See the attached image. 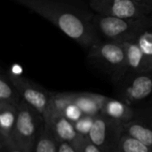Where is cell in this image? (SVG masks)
<instances>
[{
  "mask_svg": "<svg viewBox=\"0 0 152 152\" xmlns=\"http://www.w3.org/2000/svg\"><path fill=\"white\" fill-rule=\"evenodd\" d=\"M53 23L76 43L89 49L101 38L94 23V15L66 0H10Z\"/></svg>",
  "mask_w": 152,
  "mask_h": 152,
  "instance_id": "obj_1",
  "label": "cell"
},
{
  "mask_svg": "<svg viewBox=\"0 0 152 152\" xmlns=\"http://www.w3.org/2000/svg\"><path fill=\"white\" fill-rule=\"evenodd\" d=\"M93 23L100 38L124 44L135 41L143 30L152 27V18L122 19L96 13Z\"/></svg>",
  "mask_w": 152,
  "mask_h": 152,
  "instance_id": "obj_2",
  "label": "cell"
},
{
  "mask_svg": "<svg viewBox=\"0 0 152 152\" xmlns=\"http://www.w3.org/2000/svg\"><path fill=\"white\" fill-rule=\"evenodd\" d=\"M88 59L109 74L115 84L127 74L126 51L121 43L100 39L88 49Z\"/></svg>",
  "mask_w": 152,
  "mask_h": 152,
  "instance_id": "obj_3",
  "label": "cell"
},
{
  "mask_svg": "<svg viewBox=\"0 0 152 152\" xmlns=\"http://www.w3.org/2000/svg\"><path fill=\"white\" fill-rule=\"evenodd\" d=\"M45 129L43 117L33 108L21 101L18 106L13 142L25 152H33Z\"/></svg>",
  "mask_w": 152,
  "mask_h": 152,
  "instance_id": "obj_4",
  "label": "cell"
},
{
  "mask_svg": "<svg viewBox=\"0 0 152 152\" xmlns=\"http://www.w3.org/2000/svg\"><path fill=\"white\" fill-rule=\"evenodd\" d=\"M24 102L36 110L44 118L45 127L51 129L50 103L52 92L21 75L8 72Z\"/></svg>",
  "mask_w": 152,
  "mask_h": 152,
  "instance_id": "obj_5",
  "label": "cell"
},
{
  "mask_svg": "<svg viewBox=\"0 0 152 152\" xmlns=\"http://www.w3.org/2000/svg\"><path fill=\"white\" fill-rule=\"evenodd\" d=\"M124 134V124L100 114L94 118L87 138L102 151L114 152Z\"/></svg>",
  "mask_w": 152,
  "mask_h": 152,
  "instance_id": "obj_6",
  "label": "cell"
},
{
  "mask_svg": "<svg viewBox=\"0 0 152 152\" xmlns=\"http://www.w3.org/2000/svg\"><path fill=\"white\" fill-rule=\"evenodd\" d=\"M89 5L98 14L122 19H147L152 14L135 0H89Z\"/></svg>",
  "mask_w": 152,
  "mask_h": 152,
  "instance_id": "obj_7",
  "label": "cell"
},
{
  "mask_svg": "<svg viewBox=\"0 0 152 152\" xmlns=\"http://www.w3.org/2000/svg\"><path fill=\"white\" fill-rule=\"evenodd\" d=\"M118 85L119 86L118 99L134 107L152 94V71L128 73Z\"/></svg>",
  "mask_w": 152,
  "mask_h": 152,
  "instance_id": "obj_8",
  "label": "cell"
},
{
  "mask_svg": "<svg viewBox=\"0 0 152 152\" xmlns=\"http://www.w3.org/2000/svg\"><path fill=\"white\" fill-rule=\"evenodd\" d=\"M124 131L152 149V107L135 109L134 118L124 124Z\"/></svg>",
  "mask_w": 152,
  "mask_h": 152,
  "instance_id": "obj_9",
  "label": "cell"
},
{
  "mask_svg": "<svg viewBox=\"0 0 152 152\" xmlns=\"http://www.w3.org/2000/svg\"><path fill=\"white\" fill-rule=\"evenodd\" d=\"M51 130L58 142H65L70 145L77 152H80L87 137L80 134L74 124L63 115L55 116L51 122Z\"/></svg>",
  "mask_w": 152,
  "mask_h": 152,
  "instance_id": "obj_10",
  "label": "cell"
},
{
  "mask_svg": "<svg viewBox=\"0 0 152 152\" xmlns=\"http://www.w3.org/2000/svg\"><path fill=\"white\" fill-rule=\"evenodd\" d=\"M126 51L127 74L152 71V60L147 57L135 41L124 43Z\"/></svg>",
  "mask_w": 152,
  "mask_h": 152,
  "instance_id": "obj_11",
  "label": "cell"
},
{
  "mask_svg": "<svg viewBox=\"0 0 152 152\" xmlns=\"http://www.w3.org/2000/svg\"><path fill=\"white\" fill-rule=\"evenodd\" d=\"M18 107L0 104V147L15 145L14 128Z\"/></svg>",
  "mask_w": 152,
  "mask_h": 152,
  "instance_id": "obj_12",
  "label": "cell"
},
{
  "mask_svg": "<svg viewBox=\"0 0 152 152\" xmlns=\"http://www.w3.org/2000/svg\"><path fill=\"white\" fill-rule=\"evenodd\" d=\"M101 114L109 118L125 124L134 118L135 114V108L126 103L120 99L108 97L102 107Z\"/></svg>",
  "mask_w": 152,
  "mask_h": 152,
  "instance_id": "obj_13",
  "label": "cell"
},
{
  "mask_svg": "<svg viewBox=\"0 0 152 152\" xmlns=\"http://www.w3.org/2000/svg\"><path fill=\"white\" fill-rule=\"evenodd\" d=\"M108 97L87 92H75L74 103L78 106L84 115L95 118L102 113V107Z\"/></svg>",
  "mask_w": 152,
  "mask_h": 152,
  "instance_id": "obj_14",
  "label": "cell"
},
{
  "mask_svg": "<svg viewBox=\"0 0 152 152\" xmlns=\"http://www.w3.org/2000/svg\"><path fill=\"white\" fill-rule=\"evenodd\" d=\"M21 101V96L9 73L2 70L0 72V104L18 107Z\"/></svg>",
  "mask_w": 152,
  "mask_h": 152,
  "instance_id": "obj_15",
  "label": "cell"
},
{
  "mask_svg": "<svg viewBox=\"0 0 152 152\" xmlns=\"http://www.w3.org/2000/svg\"><path fill=\"white\" fill-rule=\"evenodd\" d=\"M75 92H52L51 103H50V116L51 122L53 117L64 115L66 108L74 103Z\"/></svg>",
  "mask_w": 152,
  "mask_h": 152,
  "instance_id": "obj_16",
  "label": "cell"
},
{
  "mask_svg": "<svg viewBox=\"0 0 152 152\" xmlns=\"http://www.w3.org/2000/svg\"><path fill=\"white\" fill-rule=\"evenodd\" d=\"M114 152H152V149L132 136L124 134Z\"/></svg>",
  "mask_w": 152,
  "mask_h": 152,
  "instance_id": "obj_17",
  "label": "cell"
},
{
  "mask_svg": "<svg viewBox=\"0 0 152 152\" xmlns=\"http://www.w3.org/2000/svg\"><path fill=\"white\" fill-rule=\"evenodd\" d=\"M33 152H59V142L51 129L45 127Z\"/></svg>",
  "mask_w": 152,
  "mask_h": 152,
  "instance_id": "obj_18",
  "label": "cell"
},
{
  "mask_svg": "<svg viewBox=\"0 0 152 152\" xmlns=\"http://www.w3.org/2000/svg\"><path fill=\"white\" fill-rule=\"evenodd\" d=\"M135 42L143 53L152 60V27L143 30L138 36Z\"/></svg>",
  "mask_w": 152,
  "mask_h": 152,
  "instance_id": "obj_19",
  "label": "cell"
},
{
  "mask_svg": "<svg viewBox=\"0 0 152 152\" xmlns=\"http://www.w3.org/2000/svg\"><path fill=\"white\" fill-rule=\"evenodd\" d=\"M94 120V117L84 115L79 120H77L76 123H74V126H75L76 130L80 134H82L83 136L87 137L90 131H91V129H92Z\"/></svg>",
  "mask_w": 152,
  "mask_h": 152,
  "instance_id": "obj_20",
  "label": "cell"
},
{
  "mask_svg": "<svg viewBox=\"0 0 152 152\" xmlns=\"http://www.w3.org/2000/svg\"><path fill=\"white\" fill-rule=\"evenodd\" d=\"M63 116L74 124L77 120H79L84 116V114L81 111V110L78 108V106H77L75 103H72L66 108Z\"/></svg>",
  "mask_w": 152,
  "mask_h": 152,
  "instance_id": "obj_21",
  "label": "cell"
},
{
  "mask_svg": "<svg viewBox=\"0 0 152 152\" xmlns=\"http://www.w3.org/2000/svg\"><path fill=\"white\" fill-rule=\"evenodd\" d=\"M80 152H104L102 151L101 149H99L96 145H94L92 142L89 141V139L87 138L81 149Z\"/></svg>",
  "mask_w": 152,
  "mask_h": 152,
  "instance_id": "obj_22",
  "label": "cell"
},
{
  "mask_svg": "<svg viewBox=\"0 0 152 152\" xmlns=\"http://www.w3.org/2000/svg\"><path fill=\"white\" fill-rule=\"evenodd\" d=\"M59 152H77L70 145L65 142H59Z\"/></svg>",
  "mask_w": 152,
  "mask_h": 152,
  "instance_id": "obj_23",
  "label": "cell"
},
{
  "mask_svg": "<svg viewBox=\"0 0 152 152\" xmlns=\"http://www.w3.org/2000/svg\"><path fill=\"white\" fill-rule=\"evenodd\" d=\"M0 152H25L20 149L19 147L12 145V146H7V147H0Z\"/></svg>",
  "mask_w": 152,
  "mask_h": 152,
  "instance_id": "obj_24",
  "label": "cell"
},
{
  "mask_svg": "<svg viewBox=\"0 0 152 152\" xmlns=\"http://www.w3.org/2000/svg\"><path fill=\"white\" fill-rule=\"evenodd\" d=\"M137 2H139L140 4L145 5L147 8H149L152 12V0H135Z\"/></svg>",
  "mask_w": 152,
  "mask_h": 152,
  "instance_id": "obj_25",
  "label": "cell"
}]
</instances>
